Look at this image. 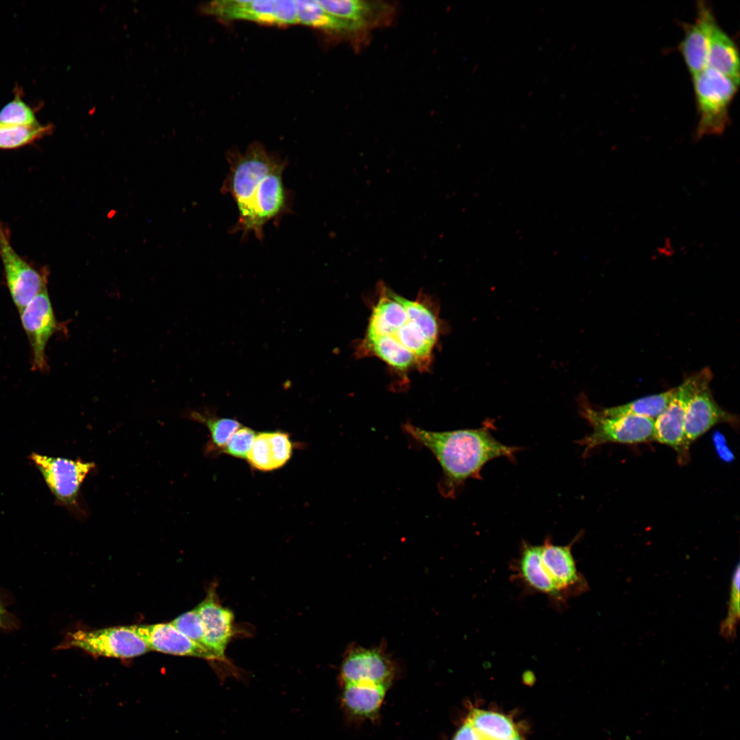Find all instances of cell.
I'll return each instance as SVG.
<instances>
[{
    "label": "cell",
    "mask_w": 740,
    "mask_h": 740,
    "mask_svg": "<svg viewBox=\"0 0 740 740\" xmlns=\"http://www.w3.org/2000/svg\"><path fill=\"white\" fill-rule=\"evenodd\" d=\"M494 428L489 420L479 428L444 432L424 430L408 422L402 426L408 435L438 460L443 471L439 493L451 499L455 498L468 479L481 480V471L490 460L505 457L515 461L521 448L496 439L491 433Z\"/></svg>",
    "instance_id": "obj_1"
},
{
    "label": "cell",
    "mask_w": 740,
    "mask_h": 740,
    "mask_svg": "<svg viewBox=\"0 0 740 740\" xmlns=\"http://www.w3.org/2000/svg\"><path fill=\"white\" fill-rule=\"evenodd\" d=\"M579 411L592 427V432L577 441L584 447L583 456L606 443L637 444L654 440V419L634 416H607L595 408L586 397L578 399Z\"/></svg>",
    "instance_id": "obj_2"
},
{
    "label": "cell",
    "mask_w": 740,
    "mask_h": 740,
    "mask_svg": "<svg viewBox=\"0 0 740 740\" xmlns=\"http://www.w3.org/2000/svg\"><path fill=\"white\" fill-rule=\"evenodd\" d=\"M229 164L227 173L221 191L234 199L241 214L246 208L250 198L262 179L271 171L286 166V162L279 156L267 151L258 143L251 144L241 152L232 151L227 154Z\"/></svg>",
    "instance_id": "obj_3"
},
{
    "label": "cell",
    "mask_w": 740,
    "mask_h": 740,
    "mask_svg": "<svg viewBox=\"0 0 740 740\" xmlns=\"http://www.w3.org/2000/svg\"><path fill=\"white\" fill-rule=\"evenodd\" d=\"M692 78L698 113L696 138L722 134L739 84L708 67Z\"/></svg>",
    "instance_id": "obj_4"
},
{
    "label": "cell",
    "mask_w": 740,
    "mask_h": 740,
    "mask_svg": "<svg viewBox=\"0 0 740 740\" xmlns=\"http://www.w3.org/2000/svg\"><path fill=\"white\" fill-rule=\"evenodd\" d=\"M28 459L41 473L55 498V504L65 508L76 519L85 518L86 512L81 503L80 489L88 474L95 469V464L35 452Z\"/></svg>",
    "instance_id": "obj_5"
},
{
    "label": "cell",
    "mask_w": 740,
    "mask_h": 740,
    "mask_svg": "<svg viewBox=\"0 0 740 740\" xmlns=\"http://www.w3.org/2000/svg\"><path fill=\"white\" fill-rule=\"evenodd\" d=\"M713 373L709 368L686 378L674 388L673 397L666 408L654 419V440L667 445L678 453L681 463L688 460L689 450L684 441V421L687 404L700 388L710 385Z\"/></svg>",
    "instance_id": "obj_6"
},
{
    "label": "cell",
    "mask_w": 740,
    "mask_h": 740,
    "mask_svg": "<svg viewBox=\"0 0 740 740\" xmlns=\"http://www.w3.org/2000/svg\"><path fill=\"white\" fill-rule=\"evenodd\" d=\"M57 648H77L92 655L118 658H131L151 651L129 626L69 632Z\"/></svg>",
    "instance_id": "obj_7"
},
{
    "label": "cell",
    "mask_w": 740,
    "mask_h": 740,
    "mask_svg": "<svg viewBox=\"0 0 740 740\" xmlns=\"http://www.w3.org/2000/svg\"><path fill=\"white\" fill-rule=\"evenodd\" d=\"M0 258L6 286L19 312L47 288L49 272L35 268L14 250L9 230L3 224L0 225Z\"/></svg>",
    "instance_id": "obj_8"
},
{
    "label": "cell",
    "mask_w": 740,
    "mask_h": 740,
    "mask_svg": "<svg viewBox=\"0 0 740 740\" xmlns=\"http://www.w3.org/2000/svg\"><path fill=\"white\" fill-rule=\"evenodd\" d=\"M19 314L31 350L32 370L45 372L49 369L46 347L51 336L60 329L47 288L38 293Z\"/></svg>",
    "instance_id": "obj_9"
},
{
    "label": "cell",
    "mask_w": 740,
    "mask_h": 740,
    "mask_svg": "<svg viewBox=\"0 0 740 740\" xmlns=\"http://www.w3.org/2000/svg\"><path fill=\"white\" fill-rule=\"evenodd\" d=\"M204 13L224 20H247L269 25H289L293 10L288 0H223L201 6Z\"/></svg>",
    "instance_id": "obj_10"
},
{
    "label": "cell",
    "mask_w": 740,
    "mask_h": 740,
    "mask_svg": "<svg viewBox=\"0 0 740 740\" xmlns=\"http://www.w3.org/2000/svg\"><path fill=\"white\" fill-rule=\"evenodd\" d=\"M580 536L566 545L552 543L547 536L541 545V560L557 590L567 600L589 590V584L578 571L572 554V546Z\"/></svg>",
    "instance_id": "obj_11"
},
{
    "label": "cell",
    "mask_w": 740,
    "mask_h": 740,
    "mask_svg": "<svg viewBox=\"0 0 740 740\" xmlns=\"http://www.w3.org/2000/svg\"><path fill=\"white\" fill-rule=\"evenodd\" d=\"M340 674L343 684L366 683L388 687L394 676V666L378 649L356 648L346 655Z\"/></svg>",
    "instance_id": "obj_12"
},
{
    "label": "cell",
    "mask_w": 740,
    "mask_h": 740,
    "mask_svg": "<svg viewBox=\"0 0 740 740\" xmlns=\"http://www.w3.org/2000/svg\"><path fill=\"white\" fill-rule=\"evenodd\" d=\"M720 423L738 424V418L724 410L715 400L709 385L699 389L689 401L684 421L685 445L691 443Z\"/></svg>",
    "instance_id": "obj_13"
},
{
    "label": "cell",
    "mask_w": 740,
    "mask_h": 740,
    "mask_svg": "<svg viewBox=\"0 0 740 740\" xmlns=\"http://www.w3.org/2000/svg\"><path fill=\"white\" fill-rule=\"evenodd\" d=\"M204 626L207 649L216 660L224 661L226 648L234 634V614L223 607L212 586L205 599L195 607Z\"/></svg>",
    "instance_id": "obj_14"
},
{
    "label": "cell",
    "mask_w": 740,
    "mask_h": 740,
    "mask_svg": "<svg viewBox=\"0 0 740 740\" xmlns=\"http://www.w3.org/2000/svg\"><path fill=\"white\" fill-rule=\"evenodd\" d=\"M513 567L515 578L527 589L545 595L559 608L567 603L543 565L541 545L522 541L519 555Z\"/></svg>",
    "instance_id": "obj_15"
},
{
    "label": "cell",
    "mask_w": 740,
    "mask_h": 740,
    "mask_svg": "<svg viewBox=\"0 0 740 740\" xmlns=\"http://www.w3.org/2000/svg\"><path fill=\"white\" fill-rule=\"evenodd\" d=\"M151 650L179 656L216 660L205 648L196 643L171 623L130 626Z\"/></svg>",
    "instance_id": "obj_16"
},
{
    "label": "cell",
    "mask_w": 740,
    "mask_h": 740,
    "mask_svg": "<svg viewBox=\"0 0 740 740\" xmlns=\"http://www.w3.org/2000/svg\"><path fill=\"white\" fill-rule=\"evenodd\" d=\"M716 23L711 8L700 2L695 21L684 27L680 51L692 77L707 66L710 38Z\"/></svg>",
    "instance_id": "obj_17"
},
{
    "label": "cell",
    "mask_w": 740,
    "mask_h": 740,
    "mask_svg": "<svg viewBox=\"0 0 740 740\" xmlns=\"http://www.w3.org/2000/svg\"><path fill=\"white\" fill-rule=\"evenodd\" d=\"M330 14L351 24L357 32L387 22L393 11L389 5L358 0L317 1Z\"/></svg>",
    "instance_id": "obj_18"
},
{
    "label": "cell",
    "mask_w": 740,
    "mask_h": 740,
    "mask_svg": "<svg viewBox=\"0 0 740 740\" xmlns=\"http://www.w3.org/2000/svg\"><path fill=\"white\" fill-rule=\"evenodd\" d=\"M357 353L359 356H377L402 373L412 367L417 368L414 355L389 336H365L358 346Z\"/></svg>",
    "instance_id": "obj_19"
},
{
    "label": "cell",
    "mask_w": 740,
    "mask_h": 740,
    "mask_svg": "<svg viewBox=\"0 0 740 740\" xmlns=\"http://www.w3.org/2000/svg\"><path fill=\"white\" fill-rule=\"evenodd\" d=\"M387 689L384 686L366 683L343 684V706L354 716L372 718L377 715Z\"/></svg>",
    "instance_id": "obj_20"
},
{
    "label": "cell",
    "mask_w": 740,
    "mask_h": 740,
    "mask_svg": "<svg viewBox=\"0 0 740 740\" xmlns=\"http://www.w3.org/2000/svg\"><path fill=\"white\" fill-rule=\"evenodd\" d=\"M706 67L739 84V57L737 48L733 40L717 23L710 38Z\"/></svg>",
    "instance_id": "obj_21"
},
{
    "label": "cell",
    "mask_w": 740,
    "mask_h": 740,
    "mask_svg": "<svg viewBox=\"0 0 740 740\" xmlns=\"http://www.w3.org/2000/svg\"><path fill=\"white\" fill-rule=\"evenodd\" d=\"M674 388L641 397L626 404L604 408L600 410L607 416L634 415L655 419L667 406Z\"/></svg>",
    "instance_id": "obj_22"
},
{
    "label": "cell",
    "mask_w": 740,
    "mask_h": 740,
    "mask_svg": "<svg viewBox=\"0 0 740 740\" xmlns=\"http://www.w3.org/2000/svg\"><path fill=\"white\" fill-rule=\"evenodd\" d=\"M467 719L486 740H509L518 735L512 721L502 713L474 709Z\"/></svg>",
    "instance_id": "obj_23"
},
{
    "label": "cell",
    "mask_w": 740,
    "mask_h": 740,
    "mask_svg": "<svg viewBox=\"0 0 740 740\" xmlns=\"http://www.w3.org/2000/svg\"><path fill=\"white\" fill-rule=\"evenodd\" d=\"M298 23L339 33H357L345 21L339 19L323 9L317 1H295Z\"/></svg>",
    "instance_id": "obj_24"
},
{
    "label": "cell",
    "mask_w": 740,
    "mask_h": 740,
    "mask_svg": "<svg viewBox=\"0 0 740 740\" xmlns=\"http://www.w3.org/2000/svg\"><path fill=\"white\" fill-rule=\"evenodd\" d=\"M52 123L35 125L0 124V150L16 149L37 141L53 132Z\"/></svg>",
    "instance_id": "obj_25"
},
{
    "label": "cell",
    "mask_w": 740,
    "mask_h": 740,
    "mask_svg": "<svg viewBox=\"0 0 740 740\" xmlns=\"http://www.w3.org/2000/svg\"><path fill=\"white\" fill-rule=\"evenodd\" d=\"M188 417L192 420L204 423L210 433V441L208 451L223 450L231 436L241 426L236 419L221 418L210 414L199 411H191Z\"/></svg>",
    "instance_id": "obj_26"
},
{
    "label": "cell",
    "mask_w": 740,
    "mask_h": 740,
    "mask_svg": "<svg viewBox=\"0 0 740 740\" xmlns=\"http://www.w3.org/2000/svg\"><path fill=\"white\" fill-rule=\"evenodd\" d=\"M13 98L0 110V124L11 125H35L40 124L36 116V109L23 99V88L18 84L14 88Z\"/></svg>",
    "instance_id": "obj_27"
},
{
    "label": "cell",
    "mask_w": 740,
    "mask_h": 740,
    "mask_svg": "<svg viewBox=\"0 0 740 740\" xmlns=\"http://www.w3.org/2000/svg\"><path fill=\"white\" fill-rule=\"evenodd\" d=\"M740 567L738 563L735 567L731 579L730 598L728 613L722 621L719 633L728 641L735 640L740 616Z\"/></svg>",
    "instance_id": "obj_28"
},
{
    "label": "cell",
    "mask_w": 740,
    "mask_h": 740,
    "mask_svg": "<svg viewBox=\"0 0 740 740\" xmlns=\"http://www.w3.org/2000/svg\"><path fill=\"white\" fill-rule=\"evenodd\" d=\"M170 623L190 639L207 649L204 626L195 608Z\"/></svg>",
    "instance_id": "obj_29"
},
{
    "label": "cell",
    "mask_w": 740,
    "mask_h": 740,
    "mask_svg": "<svg viewBox=\"0 0 740 740\" xmlns=\"http://www.w3.org/2000/svg\"><path fill=\"white\" fill-rule=\"evenodd\" d=\"M256 436V432L253 430L241 426L231 436L222 451L230 456L247 459Z\"/></svg>",
    "instance_id": "obj_30"
},
{
    "label": "cell",
    "mask_w": 740,
    "mask_h": 740,
    "mask_svg": "<svg viewBox=\"0 0 740 740\" xmlns=\"http://www.w3.org/2000/svg\"><path fill=\"white\" fill-rule=\"evenodd\" d=\"M451 740H486L479 734L469 721L467 720L456 731Z\"/></svg>",
    "instance_id": "obj_31"
},
{
    "label": "cell",
    "mask_w": 740,
    "mask_h": 740,
    "mask_svg": "<svg viewBox=\"0 0 740 740\" xmlns=\"http://www.w3.org/2000/svg\"><path fill=\"white\" fill-rule=\"evenodd\" d=\"M17 620L10 613H8L3 608H0V628L11 630L17 627Z\"/></svg>",
    "instance_id": "obj_32"
},
{
    "label": "cell",
    "mask_w": 740,
    "mask_h": 740,
    "mask_svg": "<svg viewBox=\"0 0 740 740\" xmlns=\"http://www.w3.org/2000/svg\"><path fill=\"white\" fill-rule=\"evenodd\" d=\"M0 608H3V606H2V604H1V600H0Z\"/></svg>",
    "instance_id": "obj_33"
},
{
    "label": "cell",
    "mask_w": 740,
    "mask_h": 740,
    "mask_svg": "<svg viewBox=\"0 0 740 740\" xmlns=\"http://www.w3.org/2000/svg\"><path fill=\"white\" fill-rule=\"evenodd\" d=\"M512 739V738H511ZM510 740V739H509Z\"/></svg>",
    "instance_id": "obj_34"
}]
</instances>
